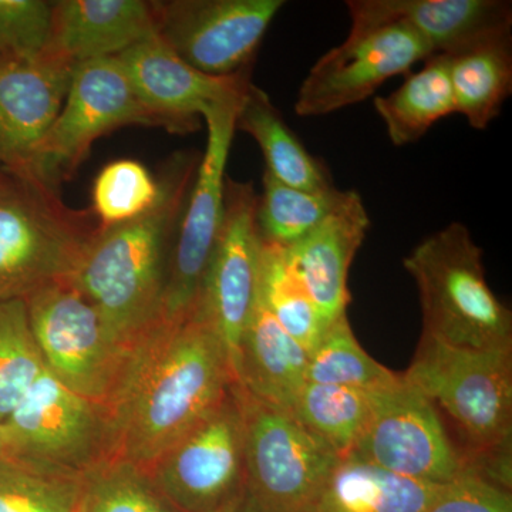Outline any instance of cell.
<instances>
[{
	"label": "cell",
	"instance_id": "obj_1",
	"mask_svg": "<svg viewBox=\"0 0 512 512\" xmlns=\"http://www.w3.org/2000/svg\"><path fill=\"white\" fill-rule=\"evenodd\" d=\"M235 384L227 350L198 306L180 322L161 320L128 348L104 403L107 457L148 470L210 417Z\"/></svg>",
	"mask_w": 512,
	"mask_h": 512
},
{
	"label": "cell",
	"instance_id": "obj_2",
	"mask_svg": "<svg viewBox=\"0 0 512 512\" xmlns=\"http://www.w3.org/2000/svg\"><path fill=\"white\" fill-rule=\"evenodd\" d=\"M198 164L195 154H175L158 178L156 204L124 224L99 225L66 279L92 303L111 339L123 348L164 320L171 252Z\"/></svg>",
	"mask_w": 512,
	"mask_h": 512
},
{
	"label": "cell",
	"instance_id": "obj_3",
	"mask_svg": "<svg viewBox=\"0 0 512 512\" xmlns=\"http://www.w3.org/2000/svg\"><path fill=\"white\" fill-rule=\"evenodd\" d=\"M402 376L456 427L464 470L511 491L512 350L457 348L423 333Z\"/></svg>",
	"mask_w": 512,
	"mask_h": 512
},
{
	"label": "cell",
	"instance_id": "obj_4",
	"mask_svg": "<svg viewBox=\"0 0 512 512\" xmlns=\"http://www.w3.org/2000/svg\"><path fill=\"white\" fill-rule=\"evenodd\" d=\"M419 288L423 333L457 348L512 350V312L485 278L483 251L451 222L403 259Z\"/></svg>",
	"mask_w": 512,
	"mask_h": 512
},
{
	"label": "cell",
	"instance_id": "obj_5",
	"mask_svg": "<svg viewBox=\"0 0 512 512\" xmlns=\"http://www.w3.org/2000/svg\"><path fill=\"white\" fill-rule=\"evenodd\" d=\"M96 221L92 210H72L35 178L0 168V301L66 281Z\"/></svg>",
	"mask_w": 512,
	"mask_h": 512
},
{
	"label": "cell",
	"instance_id": "obj_6",
	"mask_svg": "<svg viewBox=\"0 0 512 512\" xmlns=\"http://www.w3.org/2000/svg\"><path fill=\"white\" fill-rule=\"evenodd\" d=\"M244 426L245 493L258 512H312L338 454L291 414L235 384Z\"/></svg>",
	"mask_w": 512,
	"mask_h": 512
},
{
	"label": "cell",
	"instance_id": "obj_7",
	"mask_svg": "<svg viewBox=\"0 0 512 512\" xmlns=\"http://www.w3.org/2000/svg\"><path fill=\"white\" fill-rule=\"evenodd\" d=\"M245 93L247 90L212 104L202 113V120L207 124V146L201 154L171 252L163 301V316L168 322L187 318L200 301L220 238L227 181L225 170Z\"/></svg>",
	"mask_w": 512,
	"mask_h": 512
},
{
	"label": "cell",
	"instance_id": "obj_8",
	"mask_svg": "<svg viewBox=\"0 0 512 512\" xmlns=\"http://www.w3.org/2000/svg\"><path fill=\"white\" fill-rule=\"evenodd\" d=\"M131 124L157 126L119 59L76 64L62 110L37 147L28 177L57 191L89 156L97 138Z\"/></svg>",
	"mask_w": 512,
	"mask_h": 512
},
{
	"label": "cell",
	"instance_id": "obj_9",
	"mask_svg": "<svg viewBox=\"0 0 512 512\" xmlns=\"http://www.w3.org/2000/svg\"><path fill=\"white\" fill-rule=\"evenodd\" d=\"M23 301L46 369L74 393L103 407L128 348L111 339L92 303L67 281L43 286Z\"/></svg>",
	"mask_w": 512,
	"mask_h": 512
},
{
	"label": "cell",
	"instance_id": "obj_10",
	"mask_svg": "<svg viewBox=\"0 0 512 512\" xmlns=\"http://www.w3.org/2000/svg\"><path fill=\"white\" fill-rule=\"evenodd\" d=\"M369 416L352 454L390 473L446 484L464 471L439 410L403 376L367 392Z\"/></svg>",
	"mask_w": 512,
	"mask_h": 512
},
{
	"label": "cell",
	"instance_id": "obj_11",
	"mask_svg": "<svg viewBox=\"0 0 512 512\" xmlns=\"http://www.w3.org/2000/svg\"><path fill=\"white\" fill-rule=\"evenodd\" d=\"M9 457L82 474L109 456V423L100 404L43 370L3 423Z\"/></svg>",
	"mask_w": 512,
	"mask_h": 512
},
{
	"label": "cell",
	"instance_id": "obj_12",
	"mask_svg": "<svg viewBox=\"0 0 512 512\" xmlns=\"http://www.w3.org/2000/svg\"><path fill=\"white\" fill-rule=\"evenodd\" d=\"M430 56L429 46L403 23L352 26L345 42L320 57L303 79L296 114L322 117L365 101Z\"/></svg>",
	"mask_w": 512,
	"mask_h": 512
},
{
	"label": "cell",
	"instance_id": "obj_13",
	"mask_svg": "<svg viewBox=\"0 0 512 512\" xmlns=\"http://www.w3.org/2000/svg\"><path fill=\"white\" fill-rule=\"evenodd\" d=\"M180 512H210L245 491L244 426L235 386L225 402L148 468Z\"/></svg>",
	"mask_w": 512,
	"mask_h": 512
},
{
	"label": "cell",
	"instance_id": "obj_14",
	"mask_svg": "<svg viewBox=\"0 0 512 512\" xmlns=\"http://www.w3.org/2000/svg\"><path fill=\"white\" fill-rule=\"evenodd\" d=\"M284 0L156 2L157 33L185 63L210 76L252 69Z\"/></svg>",
	"mask_w": 512,
	"mask_h": 512
},
{
	"label": "cell",
	"instance_id": "obj_15",
	"mask_svg": "<svg viewBox=\"0 0 512 512\" xmlns=\"http://www.w3.org/2000/svg\"><path fill=\"white\" fill-rule=\"evenodd\" d=\"M256 204L251 183L227 177L220 238L197 303L227 350L235 382L242 336L258 301L262 238Z\"/></svg>",
	"mask_w": 512,
	"mask_h": 512
},
{
	"label": "cell",
	"instance_id": "obj_16",
	"mask_svg": "<svg viewBox=\"0 0 512 512\" xmlns=\"http://www.w3.org/2000/svg\"><path fill=\"white\" fill-rule=\"evenodd\" d=\"M116 57L157 127L171 133L198 130L205 109L244 93L252 83V69L224 77L194 69L158 33Z\"/></svg>",
	"mask_w": 512,
	"mask_h": 512
},
{
	"label": "cell",
	"instance_id": "obj_17",
	"mask_svg": "<svg viewBox=\"0 0 512 512\" xmlns=\"http://www.w3.org/2000/svg\"><path fill=\"white\" fill-rule=\"evenodd\" d=\"M73 67L49 49L32 57H0V168L28 175L62 110Z\"/></svg>",
	"mask_w": 512,
	"mask_h": 512
},
{
	"label": "cell",
	"instance_id": "obj_18",
	"mask_svg": "<svg viewBox=\"0 0 512 512\" xmlns=\"http://www.w3.org/2000/svg\"><path fill=\"white\" fill-rule=\"evenodd\" d=\"M346 5L352 26L403 23L433 55H457L512 28L507 0H349Z\"/></svg>",
	"mask_w": 512,
	"mask_h": 512
},
{
	"label": "cell",
	"instance_id": "obj_19",
	"mask_svg": "<svg viewBox=\"0 0 512 512\" xmlns=\"http://www.w3.org/2000/svg\"><path fill=\"white\" fill-rule=\"evenodd\" d=\"M370 217L355 190L311 234L286 248L289 261L326 323L348 315V278L353 259L365 241Z\"/></svg>",
	"mask_w": 512,
	"mask_h": 512
},
{
	"label": "cell",
	"instance_id": "obj_20",
	"mask_svg": "<svg viewBox=\"0 0 512 512\" xmlns=\"http://www.w3.org/2000/svg\"><path fill=\"white\" fill-rule=\"evenodd\" d=\"M157 28L156 2L62 0L52 3L49 50L76 66L119 56Z\"/></svg>",
	"mask_w": 512,
	"mask_h": 512
},
{
	"label": "cell",
	"instance_id": "obj_21",
	"mask_svg": "<svg viewBox=\"0 0 512 512\" xmlns=\"http://www.w3.org/2000/svg\"><path fill=\"white\" fill-rule=\"evenodd\" d=\"M308 360V352L281 328L258 298L239 348L237 386L262 403L292 414L308 383Z\"/></svg>",
	"mask_w": 512,
	"mask_h": 512
},
{
	"label": "cell",
	"instance_id": "obj_22",
	"mask_svg": "<svg viewBox=\"0 0 512 512\" xmlns=\"http://www.w3.org/2000/svg\"><path fill=\"white\" fill-rule=\"evenodd\" d=\"M440 485L390 473L349 454L330 471L312 512H424Z\"/></svg>",
	"mask_w": 512,
	"mask_h": 512
},
{
	"label": "cell",
	"instance_id": "obj_23",
	"mask_svg": "<svg viewBox=\"0 0 512 512\" xmlns=\"http://www.w3.org/2000/svg\"><path fill=\"white\" fill-rule=\"evenodd\" d=\"M235 128L254 138L264 154L266 173L282 184L305 191L335 187L326 164L306 150L271 97L254 83L239 106Z\"/></svg>",
	"mask_w": 512,
	"mask_h": 512
},
{
	"label": "cell",
	"instance_id": "obj_24",
	"mask_svg": "<svg viewBox=\"0 0 512 512\" xmlns=\"http://www.w3.org/2000/svg\"><path fill=\"white\" fill-rule=\"evenodd\" d=\"M456 113L483 131L498 116L512 93L511 33L484 40L447 56Z\"/></svg>",
	"mask_w": 512,
	"mask_h": 512
},
{
	"label": "cell",
	"instance_id": "obj_25",
	"mask_svg": "<svg viewBox=\"0 0 512 512\" xmlns=\"http://www.w3.org/2000/svg\"><path fill=\"white\" fill-rule=\"evenodd\" d=\"M423 63L399 89L375 99L393 146L417 143L434 124L456 113L447 56L433 55Z\"/></svg>",
	"mask_w": 512,
	"mask_h": 512
},
{
	"label": "cell",
	"instance_id": "obj_26",
	"mask_svg": "<svg viewBox=\"0 0 512 512\" xmlns=\"http://www.w3.org/2000/svg\"><path fill=\"white\" fill-rule=\"evenodd\" d=\"M258 298L281 328L311 355L328 323L289 261L286 248L262 241Z\"/></svg>",
	"mask_w": 512,
	"mask_h": 512
},
{
	"label": "cell",
	"instance_id": "obj_27",
	"mask_svg": "<svg viewBox=\"0 0 512 512\" xmlns=\"http://www.w3.org/2000/svg\"><path fill=\"white\" fill-rule=\"evenodd\" d=\"M262 194L256 204V224L262 241L289 248L311 234L335 210L346 191L332 187L305 191L289 187L271 174L262 178Z\"/></svg>",
	"mask_w": 512,
	"mask_h": 512
},
{
	"label": "cell",
	"instance_id": "obj_28",
	"mask_svg": "<svg viewBox=\"0 0 512 512\" xmlns=\"http://www.w3.org/2000/svg\"><path fill=\"white\" fill-rule=\"evenodd\" d=\"M291 416L339 457L353 453L369 416V396L363 390L308 382Z\"/></svg>",
	"mask_w": 512,
	"mask_h": 512
},
{
	"label": "cell",
	"instance_id": "obj_29",
	"mask_svg": "<svg viewBox=\"0 0 512 512\" xmlns=\"http://www.w3.org/2000/svg\"><path fill=\"white\" fill-rule=\"evenodd\" d=\"M76 512H180L146 468L106 457L83 471Z\"/></svg>",
	"mask_w": 512,
	"mask_h": 512
},
{
	"label": "cell",
	"instance_id": "obj_30",
	"mask_svg": "<svg viewBox=\"0 0 512 512\" xmlns=\"http://www.w3.org/2000/svg\"><path fill=\"white\" fill-rule=\"evenodd\" d=\"M400 375L380 365L355 338L348 315L329 323L308 360L306 379L372 392L389 386Z\"/></svg>",
	"mask_w": 512,
	"mask_h": 512
},
{
	"label": "cell",
	"instance_id": "obj_31",
	"mask_svg": "<svg viewBox=\"0 0 512 512\" xmlns=\"http://www.w3.org/2000/svg\"><path fill=\"white\" fill-rule=\"evenodd\" d=\"M80 477L0 457V512H76Z\"/></svg>",
	"mask_w": 512,
	"mask_h": 512
},
{
	"label": "cell",
	"instance_id": "obj_32",
	"mask_svg": "<svg viewBox=\"0 0 512 512\" xmlns=\"http://www.w3.org/2000/svg\"><path fill=\"white\" fill-rule=\"evenodd\" d=\"M23 299L0 301V424L45 370Z\"/></svg>",
	"mask_w": 512,
	"mask_h": 512
},
{
	"label": "cell",
	"instance_id": "obj_33",
	"mask_svg": "<svg viewBox=\"0 0 512 512\" xmlns=\"http://www.w3.org/2000/svg\"><path fill=\"white\" fill-rule=\"evenodd\" d=\"M160 183L143 164L119 160L107 164L93 187V214L101 228L140 217L157 202Z\"/></svg>",
	"mask_w": 512,
	"mask_h": 512
},
{
	"label": "cell",
	"instance_id": "obj_34",
	"mask_svg": "<svg viewBox=\"0 0 512 512\" xmlns=\"http://www.w3.org/2000/svg\"><path fill=\"white\" fill-rule=\"evenodd\" d=\"M52 37V3L0 0V57L42 55Z\"/></svg>",
	"mask_w": 512,
	"mask_h": 512
},
{
	"label": "cell",
	"instance_id": "obj_35",
	"mask_svg": "<svg viewBox=\"0 0 512 512\" xmlns=\"http://www.w3.org/2000/svg\"><path fill=\"white\" fill-rule=\"evenodd\" d=\"M424 512H512V495L510 490L464 470L440 485Z\"/></svg>",
	"mask_w": 512,
	"mask_h": 512
},
{
	"label": "cell",
	"instance_id": "obj_36",
	"mask_svg": "<svg viewBox=\"0 0 512 512\" xmlns=\"http://www.w3.org/2000/svg\"><path fill=\"white\" fill-rule=\"evenodd\" d=\"M210 512H258L254 507V504L249 500L247 493H242L238 495L234 500L229 501V503L221 505L217 510Z\"/></svg>",
	"mask_w": 512,
	"mask_h": 512
},
{
	"label": "cell",
	"instance_id": "obj_37",
	"mask_svg": "<svg viewBox=\"0 0 512 512\" xmlns=\"http://www.w3.org/2000/svg\"><path fill=\"white\" fill-rule=\"evenodd\" d=\"M0 457H9L8 434L0 424Z\"/></svg>",
	"mask_w": 512,
	"mask_h": 512
}]
</instances>
